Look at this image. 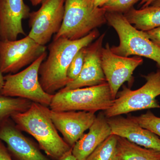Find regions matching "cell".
<instances>
[{"label": "cell", "mask_w": 160, "mask_h": 160, "mask_svg": "<svg viewBox=\"0 0 160 160\" xmlns=\"http://www.w3.org/2000/svg\"><path fill=\"white\" fill-rule=\"evenodd\" d=\"M99 36V32L95 29L79 39H53L49 46V55L39 70V82L44 91L54 95L71 82L67 76V71L73 58L80 49L89 46Z\"/></svg>", "instance_id": "6da1fadb"}, {"label": "cell", "mask_w": 160, "mask_h": 160, "mask_svg": "<svg viewBox=\"0 0 160 160\" xmlns=\"http://www.w3.org/2000/svg\"><path fill=\"white\" fill-rule=\"evenodd\" d=\"M49 108L32 102L29 109L11 118L22 131L31 135L40 149L50 158L59 160L72 148L58 133L49 113Z\"/></svg>", "instance_id": "7a4b0ae2"}, {"label": "cell", "mask_w": 160, "mask_h": 160, "mask_svg": "<svg viewBox=\"0 0 160 160\" xmlns=\"http://www.w3.org/2000/svg\"><path fill=\"white\" fill-rule=\"evenodd\" d=\"M106 18L119 38L118 46L110 47L112 52L124 57L135 55L148 58L155 61L160 69V46L151 41L145 32L135 28L123 13L106 11Z\"/></svg>", "instance_id": "3957f363"}, {"label": "cell", "mask_w": 160, "mask_h": 160, "mask_svg": "<svg viewBox=\"0 0 160 160\" xmlns=\"http://www.w3.org/2000/svg\"><path fill=\"white\" fill-rule=\"evenodd\" d=\"M106 10L96 7L87 0H66L65 12L59 31L54 39H79L107 23Z\"/></svg>", "instance_id": "277c9868"}, {"label": "cell", "mask_w": 160, "mask_h": 160, "mask_svg": "<svg viewBox=\"0 0 160 160\" xmlns=\"http://www.w3.org/2000/svg\"><path fill=\"white\" fill-rule=\"evenodd\" d=\"M107 82L86 88L64 90L53 95L49 108L55 111H85L96 112L105 110L113 101Z\"/></svg>", "instance_id": "5b68a950"}, {"label": "cell", "mask_w": 160, "mask_h": 160, "mask_svg": "<svg viewBox=\"0 0 160 160\" xmlns=\"http://www.w3.org/2000/svg\"><path fill=\"white\" fill-rule=\"evenodd\" d=\"M143 77L146 82L139 89L132 90L123 86V90L118 93V98L114 100L111 107L104 111L106 118L143 109H160L156 99L160 95V69Z\"/></svg>", "instance_id": "8992f818"}, {"label": "cell", "mask_w": 160, "mask_h": 160, "mask_svg": "<svg viewBox=\"0 0 160 160\" xmlns=\"http://www.w3.org/2000/svg\"><path fill=\"white\" fill-rule=\"evenodd\" d=\"M47 56L46 52L22 71L4 76L5 82L1 94L11 97L22 98L49 107L53 95L44 91L39 78L40 66Z\"/></svg>", "instance_id": "52a82bcc"}, {"label": "cell", "mask_w": 160, "mask_h": 160, "mask_svg": "<svg viewBox=\"0 0 160 160\" xmlns=\"http://www.w3.org/2000/svg\"><path fill=\"white\" fill-rule=\"evenodd\" d=\"M47 48L29 35L19 40H0V70L2 73H16L29 66L46 52Z\"/></svg>", "instance_id": "ba28073f"}, {"label": "cell", "mask_w": 160, "mask_h": 160, "mask_svg": "<svg viewBox=\"0 0 160 160\" xmlns=\"http://www.w3.org/2000/svg\"><path fill=\"white\" fill-rule=\"evenodd\" d=\"M66 0H43L37 11L30 12L28 35L45 46L59 31L64 18Z\"/></svg>", "instance_id": "9c48e42d"}, {"label": "cell", "mask_w": 160, "mask_h": 160, "mask_svg": "<svg viewBox=\"0 0 160 160\" xmlns=\"http://www.w3.org/2000/svg\"><path fill=\"white\" fill-rule=\"evenodd\" d=\"M101 62L106 82L112 96L115 99L120 87L126 82H133L132 74L135 69L142 65L143 60L140 57H124L112 52L109 43L102 47Z\"/></svg>", "instance_id": "30bf717a"}, {"label": "cell", "mask_w": 160, "mask_h": 160, "mask_svg": "<svg viewBox=\"0 0 160 160\" xmlns=\"http://www.w3.org/2000/svg\"><path fill=\"white\" fill-rule=\"evenodd\" d=\"M0 140L6 143L12 159L53 160L43 154L39 146L25 136L11 118L0 126Z\"/></svg>", "instance_id": "8fae6325"}, {"label": "cell", "mask_w": 160, "mask_h": 160, "mask_svg": "<svg viewBox=\"0 0 160 160\" xmlns=\"http://www.w3.org/2000/svg\"><path fill=\"white\" fill-rule=\"evenodd\" d=\"M49 113L58 131L71 148L89 129L96 118L95 112H92L55 111L49 108Z\"/></svg>", "instance_id": "7c38bea8"}, {"label": "cell", "mask_w": 160, "mask_h": 160, "mask_svg": "<svg viewBox=\"0 0 160 160\" xmlns=\"http://www.w3.org/2000/svg\"><path fill=\"white\" fill-rule=\"evenodd\" d=\"M105 35L106 33H103L86 47L84 65L79 75L62 89H78L107 82L101 62V53Z\"/></svg>", "instance_id": "4fadbf2b"}, {"label": "cell", "mask_w": 160, "mask_h": 160, "mask_svg": "<svg viewBox=\"0 0 160 160\" xmlns=\"http://www.w3.org/2000/svg\"><path fill=\"white\" fill-rule=\"evenodd\" d=\"M30 13L24 0H0L1 40L13 41L20 35H26L22 21Z\"/></svg>", "instance_id": "5bb4252c"}, {"label": "cell", "mask_w": 160, "mask_h": 160, "mask_svg": "<svg viewBox=\"0 0 160 160\" xmlns=\"http://www.w3.org/2000/svg\"><path fill=\"white\" fill-rule=\"evenodd\" d=\"M112 133L125 138L132 142L147 149L160 151V138L140 126L129 117L107 118Z\"/></svg>", "instance_id": "9a60e30c"}, {"label": "cell", "mask_w": 160, "mask_h": 160, "mask_svg": "<svg viewBox=\"0 0 160 160\" xmlns=\"http://www.w3.org/2000/svg\"><path fill=\"white\" fill-rule=\"evenodd\" d=\"M112 134L107 118L104 112H100L89 128V132L83 134L72 147V155L78 160H86L94 149Z\"/></svg>", "instance_id": "2e32d148"}, {"label": "cell", "mask_w": 160, "mask_h": 160, "mask_svg": "<svg viewBox=\"0 0 160 160\" xmlns=\"http://www.w3.org/2000/svg\"><path fill=\"white\" fill-rule=\"evenodd\" d=\"M126 20L138 30L147 32L160 27V7L149 6L140 9L133 7L123 13Z\"/></svg>", "instance_id": "e0dca14e"}, {"label": "cell", "mask_w": 160, "mask_h": 160, "mask_svg": "<svg viewBox=\"0 0 160 160\" xmlns=\"http://www.w3.org/2000/svg\"><path fill=\"white\" fill-rule=\"evenodd\" d=\"M116 160H160V151L143 148L117 136Z\"/></svg>", "instance_id": "ac0fdd59"}, {"label": "cell", "mask_w": 160, "mask_h": 160, "mask_svg": "<svg viewBox=\"0 0 160 160\" xmlns=\"http://www.w3.org/2000/svg\"><path fill=\"white\" fill-rule=\"evenodd\" d=\"M32 102L26 99L6 96L0 93V126L13 115L28 110Z\"/></svg>", "instance_id": "d6986e66"}, {"label": "cell", "mask_w": 160, "mask_h": 160, "mask_svg": "<svg viewBox=\"0 0 160 160\" xmlns=\"http://www.w3.org/2000/svg\"><path fill=\"white\" fill-rule=\"evenodd\" d=\"M117 136L112 134L94 149L86 160H116Z\"/></svg>", "instance_id": "ffe728a7"}, {"label": "cell", "mask_w": 160, "mask_h": 160, "mask_svg": "<svg viewBox=\"0 0 160 160\" xmlns=\"http://www.w3.org/2000/svg\"><path fill=\"white\" fill-rule=\"evenodd\" d=\"M131 119L145 129H148L160 138V118L158 117L151 111L139 116H129Z\"/></svg>", "instance_id": "44dd1931"}, {"label": "cell", "mask_w": 160, "mask_h": 160, "mask_svg": "<svg viewBox=\"0 0 160 160\" xmlns=\"http://www.w3.org/2000/svg\"><path fill=\"white\" fill-rule=\"evenodd\" d=\"M86 47L82 48L78 52L69 65L67 76L72 81L76 79L81 73L84 65Z\"/></svg>", "instance_id": "7402d4cb"}, {"label": "cell", "mask_w": 160, "mask_h": 160, "mask_svg": "<svg viewBox=\"0 0 160 160\" xmlns=\"http://www.w3.org/2000/svg\"><path fill=\"white\" fill-rule=\"evenodd\" d=\"M140 1L141 0H112L102 7L106 11L124 13Z\"/></svg>", "instance_id": "603a6c76"}, {"label": "cell", "mask_w": 160, "mask_h": 160, "mask_svg": "<svg viewBox=\"0 0 160 160\" xmlns=\"http://www.w3.org/2000/svg\"><path fill=\"white\" fill-rule=\"evenodd\" d=\"M145 32L151 41L160 46V27Z\"/></svg>", "instance_id": "cb8c5ba5"}, {"label": "cell", "mask_w": 160, "mask_h": 160, "mask_svg": "<svg viewBox=\"0 0 160 160\" xmlns=\"http://www.w3.org/2000/svg\"><path fill=\"white\" fill-rule=\"evenodd\" d=\"M0 160H13L9 154L7 147L0 140Z\"/></svg>", "instance_id": "d4e9b609"}, {"label": "cell", "mask_w": 160, "mask_h": 160, "mask_svg": "<svg viewBox=\"0 0 160 160\" xmlns=\"http://www.w3.org/2000/svg\"><path fill=\"white\" fill-rule=\"evenodd\" d=\"M72 149L62 157L59 160H78L72 152Z\"/></svg>", "instance_id": "484cf974"}, {"label": "cell", "mask_w": 160, "mask_h": 160, "mask_svg": "<svg viewBox=\"0 0 160 160\" xmlns=\"http://www.w3.org/2000/svg\"><path fill=\"white\" fill-rule=\"evenodd\" d=\"M111 1L112 0H94L93 5L95 7L101 8Z\"/></svg>", "instance_id": "4316f807"}, {"label": "cell", "mask_w": 160, "mask_h": 160, "mask_svg": "<svg viewBox=\"0 0 160 160\" xmlns=\"http://www.w3.org/2000/svg\"><path fill=\"white\" fill-rule=\"evenodd\" d=\"M155 0H141L139 6H142L141 8H144L150 6Z\"/></svg>", "instance_id": "83f0119b"}, {"label": "cell", "mask_w": 160, "mask_h": 160, "mask_svg": "<svg viewBox=\"0 0 160 160\" xmlns=\"http://www.w3.org/2000/svg\"><path fill=\"white\" fill-rule=\"evenodd\" d=\"M4 76H3V73L0 70V93L4 86Z\"/></svg>", "instance_id": "f1b7e54d"}, {"label": "cell", "mask_w": 160, "mask_h": 160, "mask_svg": "<svg viewBox=\"0 0 160 160\" xmlns=\"http://www.w3.org/2000/svg\"><path fill=\"white\" fill-rule=\"evenodd\" d=\"M32 4V6H37L42 2L43 0H28Z\"/></svg>", "instance_id": "f546056e"}, {"label": "cell", "mask_w": 160, "mask_h": 160, "mask_svg": "<svg viewBox=\"0 0 160 160\" xmlns=\"http://www.w3.org/2000/svg\"><path fill=\"white\" fill-rule=\"evenodd\" d=\"M151 6L160 7V0H155L154 2L152 3Z\"/></svg>", "instance_id": "4dcf8cb0"}, {"label": "cell", "mask_w": 160, "mask_h": 160, "mask_svg": "<svg viewBox=\"0 0 160 160\" xmlns=\"http://www.w3.org/2000/svg\"><path fill=\"white\" fill-rule=\"evenodd\" d=\"M87 1L89 2L92 3V4H93V1H94V0H87Z\"/></svg>", "instance_id": "1f68e13d"}, {"label": "cell", "mask_w": 160, "mask_h": 160, "mask_svg": "<svg viewBox=\"0 0 160 160\" xmlns=\"http://www.w3.org/2000/svg\"><path fill=\"white\" fill-rule=\"evenodd\" d=\"M0 40H1V33H0Z\"/></svg>", "instance_id": "d6a6232c"}]
</instances>
